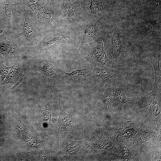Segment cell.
<instances>
[{
  "label": "cell",
  "instance_id": "5",
  "mask_svg": "<svg viewBox=\"0 0 161 161\" xmlns=\"http://www.w3.org/2000/svg\"><path fill=\"white\" fill-rule=\"evenodd\" d=\"M106 19L105 16H103L97 21L86 27L83 31L81 44L77 54L85 44L89 43L91 39L100 32L103 27Z\"/></svg>",
  "mask_w": 161,
  "mask_h": 161
},
{
  "label": "cell",
  "instance_id": "17",
  "mask_svg": "<svg viewBox=\"0 0 161 161\" xmlns=\"http://www.w3.org/2000/svg\"><path fill=\"white\" fill-rule=\"evenodd\" d=\"M66 37L64 35L60 36L45 43L42 46L43 48L48 50L54 47H58L63 44L66 41Z\"/></svg>",
  "mask_w": 161,
  "mask_h": 161
},
{
  "label": "cell",
  "instance_id": "6",
  "mask_svg": "<svg viewBox=\"0 0 161 161\" xmlns=\"http://www.w3.org/2000/svg\"><path fill=\"white\" fill-rule=\"evenodd\" d=\"M25 73V68L23 65L20 64L15 63L13 66H11L2 86L6 88L8 87L10 84H13L14 85V88L22 81Z\"/></svg>",
  "mask_w": 161,
  "mask_h": 161
},
{
  "label": "cell",
  "instance_id": "9",
  "mask_svg": "<svg viewBox=\"0 0 161 161\" xmlns=\"http://www.w3.org/2000/svg\"><path fill=\"white\" fill-rule=\"evenodd\" d=\"M80 0H63L61 7L64 15L66 20L70 21L75 17L76 13L79 10L81 6Z\"/></svg>",
  "mask_w": 161,
  "mask_h": 161
},
{
  "label": "cell",
  "instance_id": "1",
  "mask_svg": "<svg viewBox=\"0 0 161 161\" xmlns=\"http://www.w3.org/2000/svg\"><path fill=\"white\" fill-rule=\"evenodd\" d=\"M103 46L107 56L113 66L123 60L126 52V47L123 35L117 28L115 27L113 34L106 39Z\"/></svg>",
  "mask_w": 161,
  "mask_h": 161
},
{
  "label": "cell",
  "instance_id": "12",
  "mask_svg": "<svg viewBox=\"0 0 161 161\" xmlns=\"http://www.w3.org/2000/svg\"><path fill=\"white\" fill-rule=\"evenodd\" d=\"M57 73L59 78L63 80H68L84 78L88 75V69L84 68L75 69L70 72L67 73L62 70H59Z\"/></svg>",
  "mask_w": 161,
  "mask_h": 161
},
{
  "label": "cell",
  "instance_id": "20",
  "mask_svg": "<svg viewBox=\"0 0 161 161\" xmlns=\"http://www.w3.org/2000/svg\"><path fill=\"white\" fill-rule=\"evenodd\" d=\"M4 11L6 17L10 19L14 11V6L9 0H4Z\"/></svg>",
  "mask_w": 161,
  "mask_h": 161
},
{
  "label": "cell",
  "instance_id": "22",
  "mask_svg": "<svg viewBox=\"0 0 161 161\" xmlns=\"http://www.w3.org/2000/svg\"><path fill=\"white\" fill-rule=\"evenodd\" d=\"M161 0H142L143 4L146 8H160Z\"/></svg>",
  "mask_w": 161,
  "mask_h": 161
},
{
  "label": "cell",
  "instance_id": "7",
  "mask_svg": "<svg viewBox=\"0 0 161 161\" xmlns=\"http://www.w3.org/2000/svg\"><path fill=\"white\" fill-rule=\"evenodd\" d=\"M19 51L14 42L8 40L3 35H0V58L8 61L15 57Z\"/></svg>",
  "mask_w": 161,
  "mask_h": 161
},
{
  "label": "cell",
  "instance_id": "16",
  "mask_svg": "<svg viewBox=\"0 0 161 161\" xmlns=\"http://www.w3.org/2000/svg\"><path fill=\"white\" fill-rule=\"evenodd\" d=\"M137 129L131 122H128L119 129L120 134L122 136L131 138L137 132Z\"/></svg>",
  "mask_w": 161,
  "mask_h": 161
},
{
  "label": "cell",
  "instance_id": "10",
  "mask_svg": "<svg viewBox=\"0 0 161 161\" xmlns=\"http://www.w3.org/2000/svg\"><path fill=\"white\" fill-rule=\"evenodd\" d=\"M113 102L121 110L125 103L131 100L130 95L119 84L113 86Z\"/></svg>",
  "mask_w": 161,
  "mask_h": 161
},
{
  "label": "cell",
  "instance_id": "8",
  "mask_svg": "<svg viewBox=\"0 0 161 161\" xmlns=\"http://www.w3.org/2000/svg\"><path fill=\"white\" fill-rule=\"evenodd\" d=\"M160 23L152 19H143L138 22L137 29L139 32L144 35L153 34L160 32Z\"/></svg>",
  "mask_w": 161,
  "mask_h": 161
},
{
  "label": "cell",
  "instance_id": "13",
  "mask_svg": "<svg viewBox=\"0 0 161 161\" xmlns=\"http://www.w3.org/2000/svg\"><path fill=\"white\" fill-rule=\"evenodd\" d=\"M83 141H75L70 140L66 141V151L64 158L69 159L78 154L83 144Z\"/></svg>",
  "mask_w": 161,
  "mask_h": 161
},
{
  "label": "cell",
  "instance_id": "18",
  "mask_svg": "<svg viewBox=\"0 0 161 161\" xmlns=\"http://www.w3.org/2000/svg\"><path fill=\"white\" fill-rule=\"evenodd\" d=\"M24 27L21 34L27 38L31 39L35 37V31L29 19L24 15Z\"/></svg>",
  "mask_w": 161,
  "mask_h": 161
},
{
  "label": "cell",
  "instance_id": "4",
  "mask_svg": "<svg viewBox=\"0 0 161 161\" xmlns=\"http://www.w3.org/2000/svg\"><path fill=\"white\" fill-rule=\"evenodd\" d=\"M87 53L89 58L93 61V62L97 63L109 68L113 67L104 50L102 38H99L88 44Z\"/></svg>",
  "mask_w": 161,
  "mask_h": 161
},
{
  "label": "cell",
  "instance_id": "11",
  "mask_svg": "<svg viewBox=\"0 0 161 161\" xmlns=\"http://www.w3.org/2000/svg\"><path fill=\"white\" fill-rule=\"evenodd\" d=\"M160 53L155 52L150 56L151 63L153 66L155 74L154 86L157 88L161 86V73L160 62Z\"/></svg>",
  "mask_w": 161,
  "mask_h": 161
},
{
  "label": "cell",
  "instance_id": "23",
  "mask_svg": "<svg viewBox=\"0 0 161 161\" xmlns=\"http://www.w3.org/2000/svg\"><path fill=\"white\" fill-rule=\"evenodd\" d=\"M42 72L47 76H52L54 74V69L52 66L50 65H44L40 67Z\"/></svg>",
  "mask_w": 161,
  "mask_h": 161
},
{
  "label": "cell",
  "instance_id": "15",
  "mask_svg": "<svg viewBox=\"0 0 161 161\" xmlns=\"http://www.w3.org/2000/svg\"><path fill=\"white\" fill-rule=\"evenodd\" d=\"M59 105L60 112L57 124L64 128L69 125L72 122L73 114H69L63 110L61 106L60 99L59 100Z\"/></svg>",
  "mask_w": 161,
  "mask_h": 161
},
{
  "label": "cell",
  "instance_id": "19",
  "mask_svg": "<svg viewBox=\"0 0 161 161\" xmlns=\"http://www.w3.org/2000/svg\"><path fill=\"white\" fill-rule=\"evenodd\" d=\"M89 7L90 10V15L97 16L103 11V6L101 0H90Z\"/></svg>",
  "mask_w": 161,
  "mask_h": 161
},
{
  "label": "cell",
  "instance_id": "2",
  "mask_svg": "<svg viewBox=\"0 0 161 161\" xmlns=\"http://www.w3.org/2000/svg\"><path fill=\"white\" fill-rule=\"evenodd\" d=\"M136 103L137 111L148 109L154 118L157 126H160L161 87L154 88L150 92L141 90L138 95Z\"/></svg>",
  "mask_w": 161,
  "mask_h": 161
},
{
  "label": "cell",
  "instance_id": "14",
  "mask_svg": "<svg viewBox=\"0 0 161 161\" xmlns=\"http://www.w3.org/2000/svg\"><path fill=\"white\" fill-rule=\"evenodd\" d=\"M100 95L101 99L106 109H109L113 103V86L104 87Z\"/></svg>",
  "mask_w": 161,
  "mask_h": 161
},
{
  "label": "cell",
  "instance_id": "24",
  "mask_svg": "<svg viewBox=\"0 0 161 161\" xmlns=\"http://www.w3.org/2000/svg\"><path fill=\"white\" fill-rule=\"evenodd\" d=\"M2 30L0 29V33H2Z\"/></svg>",
  "mask_w": 161,
  "mask_h": 161
},
{
  "label": "cell",
  "instance_id": "21",
  "mask_svg": "<svg viewBox=\"0 0 161 161\" xmlns=\"http://www.w3.org/2000/svg\"><path fill=\"white\" fill-rule=\"evenodd\" d=\"M11 67L6 66L3 62L0 61V88H1L4 80L8 74Z\"/></svg>",
  "mask_w": 161,
  "mask_h": 161
},
{
  "label": "cell",
  "instance_id": "3",
  "mask_svg": "<svg viewBox=\"0 0 161 161\" xmlns=\"http://www.w3.org/2000/svg\"><path fill=\"white\" fill-rule=\"evenodd\" d=\"M92 75L94 79L103 87L119 84L126 75V73L122 71L96 62L92 63Z\"/></svg>",
  "mask_w": 161,
  "mask_h": 161
}]
</instances>
